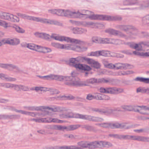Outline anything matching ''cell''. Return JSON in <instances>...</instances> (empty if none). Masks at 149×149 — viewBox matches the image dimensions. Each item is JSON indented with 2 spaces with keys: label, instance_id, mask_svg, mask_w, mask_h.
<instances>
[{
  "label": "cell",
  "instance_id": "43",
  "mask_svg": "<svg viewBox=\"0 0 149 149\" xmlns=\"http://www.w3.org/2000/svg\"><path fill=\"white\" fill-rule=\"evenodd\" d=\"M136 92L137 93H141L149 94V87H140L137 88L136 89Z\"/></svg>",
  "mask_w": 149,
  "mask_h": 149
},
{
  "label": "cell",
  "instance_id": "7",
  "mask_svg": "<svg viewBox=\"0 0 149 149\" xmlns=\"http://www.w3.org/2000/svg\"><path fill=\"white\" fill-rule=\"evenodd\" d=\"M51 45L57 49L73 51L78 52H84L86 51L88 49L87 47L74 44L64 45L59 43L52 42V43Z\"/></svg>",
  "mask_w": 149,
  "mask_h": 149
},
{
  "label": "cell",
  "instance_id": "34",
  "mask_svg": "<svg viewBox=\"0 0 149 149\" xmlns=\"http://www.w3.org/2000/svg\"><path fill=\"white\" fill-rule=\"evenodd\" d=\"M71 65L75 68L80 70L83 71L85 72H89L92 70V68L87 65L81 64L80 63Z\"/></svg>",
  "mask_w": 149,
  "mask_h": 149
},
{
  "label": "cell",
  "instance_id": "53",
  "mask_svg": "<svg viewBox=\"0 0 149 149\" xmlns=\"http://www.w3.org/2000/svg\"><path fill=\"white\" fill-rule=\"evenodd\" d=\"M64 136L66 138H70V139H74V138H75V136L73 135L66 134Z\"/></svg>",
  "mask_w": 149,
  "mask_h": 149
},
{
  "label": "cell",
  "instance_id": "15",
  "mask_svg": "<svg viewBox=\"0 0 149 149\" xmlns=\"http://www.w3.org/2000/svg\"><path fill=\"white\" fill-rule=\"evenodd\" d=\"M88 18L91 20L110 21V22L120 21L122 19V18L121 17L108 15H95V14L89 17Z\"/></svg>",
  "mask_w": 149,
  "mask_h": 149
},
{
  "label": "cell",
  "instance_id": "38",
  "mask_svg": "<svg viewBox=\"0 0 149 149\" xmlns=\"http://www.w3.org/2000/svg\"><path fill=\"white\" fill-rule=\"evenodd\" d=\"M86 83L83 81H67L65 82V84L68 86H88Z\"/></svg>",
  "mask_w": 149,
  "mask_h": 149
},
{
  "label": "cell",
  "instance_id": "2",
  "mask_svg": "<svg viewBox=\"0 0 149 149\" xmlns=\"http://www.w3.org/2000/svg\"><path fill=\"white\" fill-rule=\"evenodd\" d=\"M60 117L64 119L67 118H75V119H82L89 121L95 122H101L103 121L104 120L101 117L96 116H92L87 115L81 114L78 113H73V112H68L65 113L60 115Z\"/></svg>",
  "mask_w": 149,
  "mask_h": 149
},
{
  "label": "cell",
  "instance_id": "60",
  "mask_svg": "<svg viewBox=\"0 0 149 149\" xmlns=\"http://www.w3.org/2000/svg\"></svg>",
  "mask_w": 149,
  "mask_h": 149
},
{
  "label": "cell",
  "instance_id": "22",
  "mask_svg": "<svg viewBox=\"0 0 149 149\" xmlns=\"http://www.w3.org/2000/svg\"><path fill=\"white\" fill-rule=\"evenodd\" d=\"M77 58L79 61L80 63L85 62L95 69H99L101 67V65L100 63L92 58L84 57H77Z\"/></svg>",
  "mask_w": 149,
  "mask_h": 149
},
{
  "label": "cell",
  "instance_id": "41",
  "mask_svg": "<svg viewBox=\"0 0 149 149\" xmlns=\"http://www.w3.org/2000/svg\"><path fill=\"white\" fill-rule=\"evenodd\" d=\"M0 79L7 81H15L16 80V79L13 77H10L6 74L0 73Z\"/></svg>",
  "mask_w": 149,
  "mask_h": 149
},
{
  "label": "cell",
  "instance_id": "13",
  "mask_svg": "<svg viewBox=\"0 0 149 149\" xmlns=\"http://www.w3.org/2000/svg\"><path fill=\"white\" fill-rule=\"evenodd\" d=\"M21 45L23 47L27 48L31 50L37 52H40V53H49L52 51V50L50 48L40 46L34 44L23 42L21 44Z\"/></svg>",
  "mask_w": 149,
  "mask_h": 149
},
{
  "label": "cell",
  "instance_id": "16",
  "mask_svg": "<svg viewBox=\"0 0 149 149\" xmlns=\"http://www.w3.org/2000/svg\"><path fill=\"white\" fill-rule=\"evenodd\" d=\"M51 36L52 39H54L56 41H60V42H67L74 43L75 44H81L84 43L82 41L78 39L71 38L65 36H60L57 34H52Z\"/></svg>",
  "mask_w": 149,
  "mask_h": 149
},
{
  "label": "cell",
  "instance_id": "48",
  "mask_svg": "<svg viewBox=\"0 0 149 149\" xmlns=\"http://www.w3.org/2000/svg\"><path fill=\"white\" fill-rule=\"evenodd\" d=\"M135 132L136 133H149V128H146L141 129H137L134 130Z\"/></svg>",
  "mask_w": 149,
  "mask_h": 149
},
{
  "label": "cell",
  "instance_id": "23",
  "mask_svg": "<svg viewBox=\"0 0 149 149\" xmlns=\"http://www.w3.org/2000/svg\"><path fill=\"white\" fill-rule=\"evenodd\" d=\"M86 99L88 100H110V97L103 94L94 93L88 94L86 96Z\"/></svg>",
  "mask_w": 149,
  "mask_h": 149
},
{
  "label": "cell",
  "instance_id": "10",
  "mask_svg": "<svg viewBox=\"0 0 149 149\" xmlns=\"http://www.w3.org/2000/svg\"><path fill=\"white\" fill-rule=\"evenodd\" d=\"M89 56L100 57L101 56L107 57L116 58H122L124 57V56L122 54L113 52L107 50L97 51L95 52H92L88 54Z\"/></svg>",
  "mask_w": 149,
  "mask_h": 149
},
{
  "label": "cell",
  "instance_id": "45",
  "mask_svg": "<svg viewBox=\"0 0 149 149\" xmlns=\"http://www.w3.org/2000/svg\"><path fill=\"white\" fill-rule=\"evenodd\" d=\"M135 80L140 81L143 83L149 84V78H144L142 77H137L135 79Z\"/></svg>",
  "mask_w": 149,
  "mask_h": 149
},
{
  "label": "cell",
  "instance_id": "5",
  "mask_svg": "<svg viewBox=\"0 0 149 149\" xmlns=\"http://www.w3.org/2000/svg\"><path fill=\"white\" fill-rule=\"evenodd\" d=\"M24 108L32 111H42L43 112H68L70 109L63 107L56 106H40V107H24Z\"/></svg>",
  "mask_w": 149,
  "mask_h": 149
},
{
  "label": "cell",
  "instance_id": "18",
  "mask_svg": "<svg viewBox=\"0 0 149 149\" xmlns=\"http://www.w3.org/2000/svg\"><path fill=\"white\" fill-rule=\"evenodd\" d=\"M10 109L15 112H17L19 113L25 115L29 116L32 117H40L45 116H46L51 115L52 114L50 112H43V113H35V112H28V111H24V110H18L15 108H10Z\"/></svg>",
  "mask_w": 149,
  "mask_h": 149
},
{
  "label": "cell",
  "instance_id": "11",
  "mask_svg": "<svg viewBox=\"0 0 149 149\" xmlns=\"http://www.w3.org/2000/svg\"><path fill=\"white\" fill-rule=\"evenodd\" d=\"M109 137L116 138L118 139L123 140H133V141H138L149 142V138L144 136H137L124 135L116 134H109Z\"/></svg>",
  "mask_w": 149,
  "mask_h": 149
},
{
  "label": "cell",
  "instance_id": "47",
  "mask_svg": "<svg viewBox=\"0 0 149 149\" xmlns=\"http://www.w3.org/2000/svg\"><path fill=\"white\" fill-rule=\"evenodd\" d=\"M137 0H126L123 2V4L125 5H132L136 4Z\"/></svg>",
  "mask_w": 149,
  "mask_h": 149
},
{
  "label": "cell",
  "instance_id": "50",
  "mask_svg": "<svg viewBox=\"0 0 149 149\" xmlns=\"http://www.w3.org/2000/svg\"><path fill=\"white\" fill-rule=\"evenodd\" d=\"M92 109L93 111L98 112V113H110L109 111L104 110V109Z\"/></svg>",
  "mask_w": 149,
  "mask_h": 149
},
{
  "label": "cell",
  "instance_id": "57",
  "mask_svg": "<svg viewBox=\"0 0 149 149\" xmlns=\"http://www.w3.org/2000/svg\"><path fill=\"white\" fill-rule=\"evenodd\" d=\"M144 108L147 109V110H149V106H142Z\"/></svg>",
  "mask_w": 149,
  "mask_h": 149
},
{
  "label": "cell",
  "instance_id": "17",
  "mask_svg": "<svg viewBox=\"0 0 149 149\" xmlns=\"http://www.w3.org/2000/svg\"><path fill=\"white\" fill-rule=\"evenodd\" d=\"M122 108L127 111L136 112L143 115H149V111L143 107L142 106H130L124 105L122 106Z\"/></svg>",
  "mask_w": 149,
  "mask_h": 149
},
{
  "label": "cell",
  "instance_id": "21",
  "mask_svg": "<svg viewBox=\"0 0 149 149\" xmlns=\"http://www.w3.org/2000/svg\"><path fill=\"white\" fill-rule=\"evenodd\" d=\"M0 87L12 88L18 91H28L31 90L29 87L21 85H15L10 83H0Z\"/></svg>",
  "mask_w": 149,
  "mask_h": 149
},
{
  "label": "cell",
  "instance_id": "6",
  "mask_svg": "<svg viewBox=\"0 0 149 149\" xmlns=\"http://www.w3.org/2000/svg\"><path fill=\"white\" fill-rule=\"evenodd\" d=\"M17 16L26 20H30L34 22H38L46 24H52V25H56V26H63V24L60 22L56 20H51V19H46V18H41V17H36L32 16L29 15L25 14L17 13Z\"/></svg>",
  "mask_w": 149,
  "mask_h": 149
},
{
  "label": "cell",
  "instance_id": "37",
  "mask_svg": "<svg viewBox=\"0 0 149 149\" xmlns=\"http://www.w3.org/2000/svg\"><path fill=\"white\" fill-rule=\"evenodd\" d=\"M0 67L5 70L9 71H17L19 70L17 66L11 64H6L0 63Z\"/></svg>",
  "mask_w": 149,
  "mask_h": 149
},
{
  "label": "cell",
  "instance_id": "31",
  "mask_svg": "<svg viewBox=\"0 0 149 149\" xmlns=\"http://www.w3.org/2000/svg\"><path fill=\"white\" fill-rule=\"evenodd\" d=\"M105 32L108 33V34H109V35L116 36L120 37L122 38L127 37V36L125 34L123 33L122 32L113 29H107L105 31Z\"/></svg>",
  "mask_w": 149,
  "mask_h": 149
},
{
  "label": "cell",
  "instance_id": "56",
  "mask_svg": "<svg viewBox=\"0 0 149 149\" xmlns=\"http://www.w3.org/2000/svg\"><path fill=\"white\" fill-rule=\"evenodd\" d=\"M4 35V33L2 31H0V37H2Z\"/></svg>",
  "mask_w": 149,
  "mask_h": 149
},
{
  "label": "cell",
  "instance_id": "19",
  "mask_svg": "<svg viewBox=\"0 0 149 149\" xmlns=\"http://www.w3.org/2000/svg\"><path fill=\"white\" fill-rule=\"evenodd\" d=\"M31 121L38 123H67L66 121L59 120L56 118H38L31 119Z\"/></svg>",
  "mask_w": 149,
  "mask_h": 149
},
{
  "label": "cell",
  "instance_id": "26",
  "mask_svg": "<svg viewBox=\"0 0 149 149\" xmlns=\"http://www.w3.org/2000/svg\"><path fill=\"white\" fill-rule=\"evenodd\" d=\"M0 18L8 20L13 22L17 23L20 22L19 17L2 11H0Z\"/></svg>",
  "mask_w": 149,
  "mask_h": 149
},
{
  "label": "cell",
  "instance_id": "28",
  "mask_svg": "<svg viewBox=\"0 0 149 149\" xmlns=\"http://www.w3.org/2000/svg\"><path fill=\"white\" fill-rule=\"evenodd\" d=\"M134 66L130 64L125 63H116L114 64V70H131L133 69Z\"/></svg>",
  "mask_w": 149,
  "mask_h": 149
},
{
  "label": "cell",
  "instance_id": "33",
  "mask_svg": "<svg viewBox=\"0 0 149 149\" xmlns=\"http://www.w3.org/2000/svg\"><path fill=\"white\" fill-rule=\"evenodd\" d=\"M43 149H84L80 146H55V147H45Z\"/></svg>",
  "mask_w": 149,
  "mask_h": 149
},
{
  "label": "cell",
  "instance_id": "35",
  "mask_svg": "<svg viewBox=\"0 0 149 149\" xmlns=\"http://www.w3.org/2000/svg\"><path fill=\"white\" fill-rule=\"evenodd\" d=\"M126 44L128 45L131 49L135 50L136 51H142L143 50V47L141 44L136 43L135 42H127Z\"/></svg>",
  "mask_w": 149,
  "mask_h": 149
},
{
  "label": "cell",
  "instance_id": "51",
  "mask_svg": "<svg viewBox=\"0 0 149 149\" xmlns=\"http://www.w3.org/2000/svg\"><path fill=\"white\" fill-rule=\"evenodd\" d=\"M70 62L71 64H75L80 63V62L79 61L77 58H71L70 59Z\"/></svg>",
  "mask_w": 149,
  "mask_h": 149
},
{
  "label": "cell",
  "instance_id": "44",
  "mask_svg": "<svg viewBox=\"0 0 149 149\" xmlns=\"http://www.w3.org/2000/svg\"><path fill=\"white\" fill-rule=\"evenodd\" d=\"M20 117L18 115H0V120L4 119H16Z\"/></svg>",
  "mask_w": 149,
  "mask_h": 149
},
{
  "label": "cell",
  "instance_id": "49",
  "mask_svg": "<svg viewBox=\"0 0 149 149\" xmlns=\"http://www.w3.org/2000/svg\"><path fill=\"white\" fill-rule=\"evenodd\" d=\"M0 26H1V27H3L4 28H8L10 27L8 23L5 22V21L1 20H0Z\"/></svg>",
  "mask_w": 149,
  "mask_h": 149
},
{
  "label": "cell",
  "instance_id": "24",
  "mask_svg": "<svg viewBox=\"0 0 149 149\" xmlns=\"http://www.w3.org/2000/svg\"><path fill=\"white\" fill-rule=\"evenodd\" d=\"M99 91L102 93L116 95L123 93L124 92V89L122 88H120L102 87L99 89Z\"/></svg>",
  "mask_w": 149,
  "mask_h": 149
},
{
  "label": "cell",
  "instance_id": "30",
  "mask_svg": "<svg viewBox=\"0 0 149 149\" xmlns=\"http://www.w3.org/2000/svg\"><path fill=\"white\" fill-rule=\"evenodd\" d=\"M1 42L5 44L11 45H17L20 43V39L16 38H4L1 40Z\"/></svg>",
  "mask_w": 149,
  "mask_h": 149
},
{
  "label": "cell",
  "instance_id": "39",
  "mask_svg": "<svg viewBox=\"0 0 149 149\" xmlns=\"http://www.w3.org/2000/svg\"><path fill=\"white\" fill-rule=\"evenodd\" d=\"M72 31L73 33L76 35H81L86 33L87 30L85 29L81 28L75 27L72 29Z\"/></svg>",
  "mask_w": 149,
  "mask_h": 149
},
{
  "label": "cell",
  "instance_id": "12",
  "mask_svg": "<svg viewBox=\"0 0 149 149\" xmlns=\"http://www.w3.org/2000/svg\"><path fill=\"white\" fill-rule=\"evenodd\" d=\"M70 22L74 25L78 26H84L88 28H93L95 29H103L105 28V25L104 24L99 22H80V21L70 20Z\"/></svg>",
  "mask_w": 149,
  "mask_h": 149
},
{
  "label": "cell",
  "instance_id": "3",
  "mask_svg": "<svg viewBox=\"0 0 149 149\" xmlns=\"http://www.w3.org/2000/svg\"><path fill=\"white\" fill-rule=\"evenodd\" d=\"M49 12L59 16L65 17H70V18H80V19L87 18L86 17L80 15L78 10L73 11V10L62 9H52L49 10Z\"/></svg>",
  "mask_w": 149,
  "mask_h": 149
},
{
  "label": "cell",
  "instance_id": "42",
  "mask_svg": "<svg viewBox=\"0 0 149 149\" xmlns=\"http://www.w3.org/2000/svg\"><path fill=\"white\" fill-rule=\"evenodd\" d=\"M134 54L139 56L149 57V52L134 51Z\"/></svg>",
  "mask_w": 149,
  "mask_h": 149
},
{
  "label": "cell",
  "instance_id": "59",
  "mask_svg": "<svg viewBox=\"0 0 149 149\" xmlns=\"http://www.w3.org/2000/svg\"><path fill=\"white\" fill-rule=\"evenodd\" d=\"M147 73H148V74H149V71L147 72Z\"/></svg>",
  "mask_w": 149,
  "mask_h": 149
},
{
  "label": "cell",
  "instance_id": "55",
  "mask_svg": "<svg viewBox=\"0 0 149 149\" xmlns=\"http://www.w3.org/2000/svg\"><path fill=\"white\" fill-rule=\"evenodd\" d=\"M138 119L141 120H149V117H145V116H140Z\"/></svg>",
  "mask_w": 149,
  "mask_h": 149
},
{
  "label": "cell",
  "instance_id": "27",
  "mask_svg": "<svg viewBox=\"0 0 149 149\" xmlns=\"http://www.w3.org/2000/svg\"><path fill=\"white\" fill-rule=\"evenodd\" d=\"M113 80L110 79L106 78H101V79H96V78H91L87 80L86 82L89 84H100V83H107L113 82Z\"/></svg>",
  "mask_w": 149,
  "mask_h": 149
},
{
  "label": "cell",
  "instance_id": "36",
  "mask_svg": "<svg viewBox=\"0 0 149 149\" xmlns=\"http://www.w3.org/2000/svg\"><path fill=\"white\" fill-rule=\"evenodd\" d=\"M34 35L37 37L42 39H44L45 40L50 41L52 39L51 36H50L47 33H43V32H36L34 33Z\"/></svg>",
  "mask_w": 149,
  "mask_h": 149
},
{
  "label": "cell",
  "instance_id": "25",
  "mask_svg": "<svg viewBox=\"0 0 149 149\" xmlns=\"http://www.w3.org/2000/svg\"><path fill=\"white\" fill-rule=\"evenodd\" d=\"M31 90L36 91L38 93H46L48 92L51 95H58L60 93V91L57 89L49 88L45 87H35L31 88Z\"/></svg>",
  "mask_w": 149,
  "mask_h": 149
},
{
  "label": "cell",
  "instance_id": "54",
  "mask_svg": "<svg viewBox=\"0 0 149 149\" xmlns=\"http://www.w3.org/2000/svg\"><path fill=\"white\" fill-rule=\"evenodd\" d=\"M9 101L8 100L4 99H1L0 98V103H6Z\"/></svg>",
  "mask_w": 149,
  "mask_h": 149
},
{
  "label": "cell",
  "instance_id": "46",
  "mask_svg": "<svg viewBox=\"0 0 149 149\" xmlns=\"http://www.w3.org/2000/svg\"><path fill=\"white\" fill-rule=\"evenodd\" d=\"M12 27L18 33L23 34V33H24L25 32V30L24 29H23L22 28L20 27V26H18V25L14 24V25H12Z\"/></svg>",
  "mask_w": 149,
  "mask_h": 149
},
{
  "label": "cell",
  "instance_id": "29",
  "mask_svg": "<svg viewBox=\"0 0 149 149\" xmlns=\"http://www.w3.org/2000/svg\"><path fill=\"white\" fill-rule=\"evenodd\" d=\"M118 29H120L121 30L127 33L134 34L137 31V29L130 25H118L117 26Z\"/></svg>",
  "mask_w": 149,
  "mask_h": 149
},
{
  "label": "cell",
  "instance_id": "40",
  "mask_svg": "<svg viewBox=\"0 0 149 149\" xmlns=\"http://www.w3.org/2000/svg\"><path fill=\"white\" fill-rule=\"evenodd\" d=\"M38 134L44 135L54 134H56L57 133H58L56 131H54V130L53 131L52 130H38Z\"/></svg>",
  "mask_w": 149,
  "mask_h": 149
},
{
  "label": "cell",
  "instance_id": "32",
  "mask_svg": "<svg viewBox=\"0 0 149 149\" xmlns=\"http://www.w3.org/2000/svg\"><path fill=\"white\" fill-rule=\"evenodd\" d=\"M74 99L73 95L70 94H63L56 97L50 98V100H72Z\"/></svg>",
  "mask_w": 149,
  "mask_h": 149
},
{
  "label": "cell",
  "instance_id": "4",
  "mask_svg": "<svg viewBox=\"0 0 149 149\" xmlns=\"http://www.w3.org/2000/svg\"><path fill=\"white\" fill-rule=\"evenodd\" d=\"M96 125L104 128L111 129H129L134 128L139 126V124L133 123H98Z\"/></svg>",
  "mask_w": 149,
  "mask_h": 149
},
{
  "label": "cell",
  "instance_id": "8",
  "mask_svg": "<svg viewBox=\"0 0 149 149\" xmlns=\"http://www.w3.org/2000/svg\"><path fill=\"white\" fill-rule=\"evenodd\" d=\"M93 42L102 44H112L115 45H124L126 43L123 40L111 38H103L98 36H93L92 38Z\"/></svg>",
  "mask_w": 149,
  "mask_h": 149
},
{
  "label": "cell",
  "instance_id": "1",
  "mask_svg": "<svg viewBox=\"0 0 149 149\" xmlns=\"http://www.w3.org/2000/svg\"><path fill=\"white\" fill-rule=\"evenodd\" d=\"M78 145L84 149L104 148H111L113 146L111 143L104 141H95L93 142L82 141L79 142Z\"/></svg>",
  "mask_w": 149,
  "mask_h": 149
},
{
  "label": "cell",
  "instance_id": "20",
  "mask_svg": "<svg viewBox=\"0 0 149 149\" xmlns=\"http://www.w3.org/2000/svg\"><path fill=\"white\" fill-rule=\"evenodd\" d=\"M99 72L102 74L113 75V76H123V75H129V74L134 73V72L133 71L125 70L119 72H113L112 71L106 70H100L99 71Z\"/></svg>",
  "mask_w": 149,
  "mask_h": 149
},
{
  "label": "cell",
  "instance_id": "14",
  "mask_svg": "<svg viewBox=\"0 0 149 149\" xmlns=\"http://www.w3.org/2000/svg\"><path fill=\"white\" fill-rule=\"evenodd\" d=\"M80 125H72L70 126H62V125H48L45 126V128L52 130H60V131H73L80 127Z\"/></svg>",
  "mask_w": 149,
  "mask_h": 149
},
{
  "label": "cell",
  "instance_id": "52",
  "mask_svg": "<svg viewBox=\"0 0 149 149\" xmlns=\"http://www.w3.org/2000/svg\"><path fill=\"white\" fill-rule=\"evenodd\" d=\"M143 22L144 24L149 23V15L145 16L142 19Z\"/></svg>",
  "mask_w": 149,
  "mask_h": 149
},
{
  "label": "cell",
  "instance_id": "58",
  "mask_svg": "<svg viewBox=\"0 0 149 149\" xmlns=\"http://www.w3.org/2000/svg\"><path fill=\"white\" fill-rule=\"evenodd\" d=\"M3 45V43H2L1 42H0V47L2 46Z\"/></svg>",
  "mask_w": 149,
  "mask_h": 149
},
{
  "label": "cell",
  "instance_id": "9",
  "mask_svg": "<svg viewBox=\"0 0 149 149\" xmlns=\"http://www.w3.org/2000/svg\"><path fill=\"white\" fill-rule=\"evenodd\" d=\"M40 79L49 80H56L57 81H79L80 79L76 77L72 76H62L56 74H49L45 76H38Z\"/></svg>",
  "mask_w": 149,
  "mask_h": 149
}]
</instances>
